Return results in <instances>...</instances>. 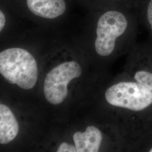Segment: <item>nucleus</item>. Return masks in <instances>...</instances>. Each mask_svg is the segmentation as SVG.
I'll list each match as a JSON object with an SVG mask.
<instances>
[{
	"instance_id": "1",
	"label": "nucleus",
	"mask_w": 152,
	"mask_h": 152,
	"mask_svg": "<svg viewBox=\"0 0 152 152\" xmlns=\"http://www.w3.org/2000/svg\"><path fill=\"white\" fill-rule=\"evenodd\" d=\"M88 23L94 33V51L102 57L129 50L135 45L139 22L133 9L113 7L88 11Z\"/></svg>"
},
{
	"instance_id": "2",
	"label": "nucleus",
	"mask_w": 152,
	"mask_h": 152,
	"mask_svg": "<svg viewBox=\"0 0 152 152\" xmlns=\"http://www.w3.org/2000/svg\"><path fill=\"white\" fill-rule=\"evenodd\" d=\"M105 99L109 105L132 113L141 125V134L152 124V92L133 78L109 87Z\"/></svg>"
},
{
	"instance_id": "3",
	"label": "nucleus",
	"mask_w": 152,
	"mask_h": 152,
	"mask_svg": "<svg viewBox=\"0 0 152 152\" xmlns=\"http://www.w3.org/2000/svg\"><path fill=\"white\" fill-rule=\"evenodd\" d=\"M0 73L11 84L30 90L37 81V62L26 49L10 48L0 53Z\"/></svg>"
},
{
	"instance_id": "4",
	"label": "nucleus",
	"mask_w": 152,
	"mask_h": 152,
	"mask_svg": "<svg viewBox=\"0 0 152 152\" xmlns=\"http://www.w3.org/2000/svg\"><path fill=\"white\" fill-rule=\"evenodd\" d=\"M16 16L33 20L53 22L65 16L68 0H1Z\"/></svg>"
},
{
	"instance_id": "5",
	"label": "nucleus",
	"mask_w": 152,
	"mask_h": 152,
	"mask_svg": "<svg viewBox=\"0 0 152 152\" xmlns=\"http://www.w3.org/2000/svg\"><path fill=\"white\" fill-rule=\"evenodd\" d=\"M81 75V67L75 61L64 62L51 69L44 81V95L48 102L54 105L64 102L68 83Z\"/></svg>"
},
{
	"instance_id": "6",
	"label": "nucleus",
	"mask_w": 152,
	"mask_h": 152,
	"mask_svg": "<svg viewBox=\"0 0 152 152\" xmlns=\"http://www.w3.org/2000/svg\"><path fill=\"white\" fill-rule=\"evenodd\" d=\"M130 52L131 78L152 92V42L136 44Z\"/></svg>"
},
{
	"instance_id": "7",
	"label": "nucleus",
	"mask_w": 152,
	"mask_h": 152,
	"mask_svg": "<svg viewBox=\"0 0 152 152\" xmlns=\"http://www.w3.org/2000/svg\"><path fill=\"white\" fill-rule=\"evenodd\" d=\"M77 152H98L103 140L102 131L90 126L83 132H76L73 136Z\"/></svg>"
},
{
	"instance_id": "8",
	"label": "nucleus",
	"mask_w": 152,
	"mask_h": 152,
	"mask_svg": "<svg viewBox=\"0 0 152 152\" xmlns=\"http://www.w3.org/2000/svg\"><path fill=\"white\" fill-rule=\"evenodd\" d=\"M19 130V124L10 108L0 104V143L6 144L12 141Z\"/></svg>"
},
{
	"instance_id": "9",
	"label": "nucleus",
	"mask_w": 152,
	"mask_h": 152,
	"mask_svg": "<svg viewBox=\"0 0 152 152\" xmlns=\"http://www.w3.org/2000/svg\"><path fill=\"white\" fill-rule=\"evenodd\" d=\"M133 9L139 23L148 31L152 42V0H135Z\"/></svg>"
},
{
	"instance_id": "10",
	"label": "nucleus",
	"mask_w": 152,
	"mask_h": 152,
	"mask_svg": "<svg viewBox=\"0 0 152 152\" xmlns=\"http://www.w3.org/2000/svg\"><path fill=\"white\" fill-rule=\"evenodd\" d=\"M88 11L103 9L121 7L133 9L135 0H76Z\"/></svg>"
},
{
	"instance_id": "11",
	"label": "nucleus",
	"mask_w": 152,
	"mask_h": 152,
	"mask_svg": "<svg viewBox=\"0 0 152 152\" xmlns=\"http://www.w3.org/2000/svg\"><path fill=\"white\" fill-rule=\"evenodd\" d=\"M137 150L152 152V124L136 139Z\"/></svg>"
},
{
	"instance_id": "12",
	"label": "nucleus",
	"mask_w": 152,
	"mask_h": 152,
	"mask_svg": "<svg viewBox=\"0 0 152 152\" xmlns=\"http://www.w3.org/2000/svg\"><path fill=\"white\" fill-rule=\"evenodd\" d=\"M58 152H77L76 146L70 145L67 142H62L58 148Z\"/></svg>"
}]
</instances>
